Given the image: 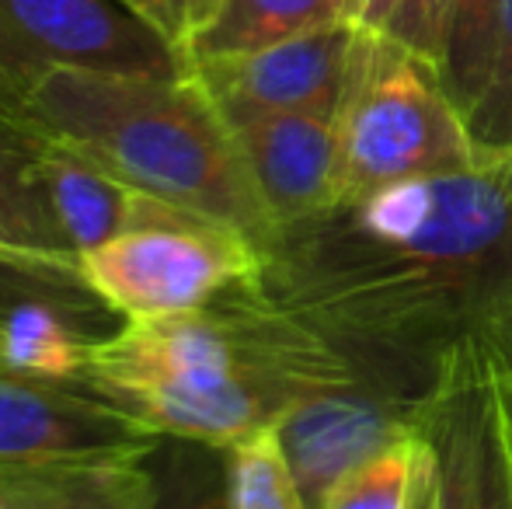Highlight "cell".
Wrapping results in <instances>:
<instances>
[{"instance_id": "cell-28", "label": "cell", "mask_w": 512, "mask_h": 509, "mask_svg": "<svg viewBox=\"0 0 512 509\" xmlns=\"http://www.w3.org/2000/svg\"><path fill=\"white\" fill-rule=\"evenodd\" d=\"M495 346L502 349V353H506V360H509V367H512V321L506 328H502L499 335H495Z\"/></svg>"}, {"instance_id": "cell-24", "label": "cell", "mask_w": 512, "mask_h": 509, "mask_svg": "<svg viewBox=\"0 0 512 509\" xmlns=\"http://www.w3.org/2000/svg\"><path fill=\"white\" fill-rule=\"evenodd\" d=\"M119 4H126L136 18L147 21L157 35H164L185 56V49L213 21V14L223 7V0H119Z\"/></svg>"}, {"instance_id": "cell-22", "label": "cell", "mask_w": 512, "mask_h": 509, "mask_svg": "<svg viewBox=\"0 0 512 509\" xmlns=\"http://www.w3.org/2000/svg\"><path fill=\"white\" fill-rule=\"evenodd\" d=\"M464 123L478 161H512V0L502 7L485 88Z\"/></svg>"}, {"instance_id": "cell-26", "label": "cell", "mask_w": 512, "mask_h": 509, "mask_svg": "<svg viewBox=\"0 0 512 509\" xmlns=\"http://www.w3.org/2000/svg\"><path fill=\"white\" fill-rule=\"evenodd\" d=\"M411 509H432V461H429V450H425L422 475H418V489H415V503H411Z\"/></svg>"}, {"instance_id": "cell-10", "label": "cell", "mask_w": 512, "mask_h": 509, "mask_svg": "<svg viewBox=\"0 0 512 509\" xmlns=\"http://www.w3.org/2000/svg\"><path fill=\"white\" fill-rule=\"evenodd\" d=\"M415 408L366 384L321 387L293 401L276 433L307 509H321L345 475L415 433Z\"/></svg>"}, {"instance_id": "cell-25", "label": "cell", "mask_w": 512, "mask_h": 509, "mask_svg": "<svg viewBox=\"0 0 512 509\" xmlns=\"http://www.w3.org/2000/svg\"><path fill=\"white\" fill-rule=\"evenodd\" d=\"M398 0H363V11H359V28H370V32H384V25L391 21Z\"/></svg>"}, {"instance_id": "cell-11", "label": "cell", "mask_w": 512, "mask_h": 509, "mask_svg": "<svg viewBox=\"0 0 512 509\" xmlns=\"http://www.w3.org/2000/svg\"><path fill=\"white\" fill-rule=\"evenodd\" d=\"M276 227L324 217L342 203V129L321 112H269L230 126Z\"/></svg>"}, {"instance_id": "cell-16", "label": "cell", "mask_w": 512, "mask_h": 509, "mask_svg": "<svg viewBox=\"0 0 512 509\" xmlns=\"http://www.w3.org/2000/svg\"><path fill=\"white\" fill-rule=\"evenodd\" d=\"M42 136L35 129L0 133V248L77 265L42 189Z\"/></svg>"}, {"instance_id": "cell-18", "label": "cell", "mask_w": 512, "mask_h": 509, "mask_svg": "<svg viewBox=\"0 0 512 509\" xmlns=\"http://www.w3.org/2000/svg\"><path fill=\"white\" fill-rule=\"evenodd\" d=\"M223 457L230 509H307L276 426L237 440L223 450Z\"/></svg>"}, {"instance_id": "cell-19", "label": "cell", "mask_w": 512, "mask_h": 509, "mask_svg": "<svg viewBox=\"0 0 512 509\" xmlns=\"http://www.w3.org/2000/svg\"><path fill=\"white\" fill-rule=\"evenodd\" d=\"M28 300H49V304L74 307V311L91 314V318L122 325L119 314L88 286L81 265L0 248V318L11 307L28 304Z\"/></svg>"}, {"instance_id": "cell-27", "label": "cell", "mask_w": 512, "mask_h": 509, "mask_svg": "<svg viewBox=\"0 0 512 509\" xmlns=\"http://www.w3.org/2000/svg\"><path fill=\"white\" fill-rule=\"evenodd\" d=\"M338 14H342L345 21H356L359 25V11H363V0H335Z\"/></svg>"}, {"instance_id": "cell-5", "label": "cell", "mask_w": 512, "mask_h": 509, "mask_svg": "<svg viewBox=\"0 0 512 509\" xmlns=\"http://www.w3.org/2000/svg\"><path fill=\"white\" fill-rule=\"evenodd\" d=\"M77 265L122 321H147L262 283L265 248L237 227L136 192L129 224Z\"/></svg>"}, {"instance_id": "cell-6", "label": "cell", "mask_w": 512, "mask_h": 509, "mask_svg": "<svg viewBox=\"0 0 512 509\" xmlns=\"http://www.w3.org/2000/svg\"><path fill=\"white\" fill-rule=\"evenodd\" d=\"M415 426L432 509H512V367L495 339H464L439 360Z\"/></svg>"}, {"instance_id": "cell-23", "label": "cell", "mask_w": 512, "mask_h": 509, "mask_svg": "<svg viewBox=\"0 0 512 509\" xmlns=\"http://www.w3.org/2000/svg\"><path fill=\"white\" fill-rule=\"evenodd\" d=\"M450 4L453 0H398L391 21L384 25V35L436 67Z\"/></svg>"}, {"instance_id": "cell-1", "label": "cell", "mask_w": 512, "mask_h": 509, "mask_svg": "<svg viewBox=\"0 0 512 509\" xmlns=\"http://www.w3.org/2000/svg\"><path fill=\"white\" fill-rule=\"evenodd\" d=\"M265 290L366 384L418 405L453 346L512 321V161L384 185L283 227Z\"/></svg>"}, {"instance_id": "cell-9", "label": "cell", "mask_w": 512, "mask_h": 509, "mask_svg": "<svg viewBox=\"0 0 512 509\" xmlns=\"http://www.w3.org/2000/svg\"><path fill=\"white\" fill-rule=\"evenodd\" d=\"M363 28L356 21L317 28L258 53L192 67L230 126L269 112H321L338 116L349 84L352 56Z\"/></svg>"}, {"instance_id": "cell-2", "label": "cell", "mask_w": 512, "mask_h": 509, "mask_svg": "<svg viewBox=\"0 0 512 509\" xmlns=\"http://www.w3.org/2000/svg\"><path fill=\"white\" fill-rule=\"evenodd\" d=\"M81 384L161 436L227 450L310 391L366 381L262 279L199 311L122 321L91 349Z\"/></svg>"}, {"instance_id": "cell-30", "label": "cell", "mask_w": 512, "mask_h": 509, "mask_svg": "<svg viewBox=\"0 0 512 509\" xmlns=\"http://www.w3.org/2000/svg\"><path fill=\"white\" fill-rule=\"evenodd\" d=\"M0 370H7V367H4V360H0Z\"/></svg>"}, {"instance_id": "cell-7", "label": "cell", "mask_w": 512, "mask_h": 509, "mask_svg": "<svg viewBox=\"0 0 512 509\" xmlns=\"http://www.w3.org/2000/svg\"><path fill=\"white\" fill-rule=\"evenodd\" d=\"M53 70L185 77V56L119 0H0V109L21 123Z\"/></svg>"}, {"instance_id": "cell-15", "label": "cell", "mask_w": 512, "mask_h": 509, "mask_svg": "<svg viewBox=\"0 0 512 509\" xmlns=\"http://www.w3.org/2000/svg\"><path fill=\"white\" fill-rule=\"evenodd\" d=\"M345 21L335 0H223L213 21L185 49L189 70L199 63L258 53L276 42L297 39Z\"/></svg>"}, {"instance_id": "cell-12", "label": "cell", "mask_w": 512, "mask_h": 509, "mask_svg": "<svg viewBox=\"0 0 512 509\" xmlns=\"http://www.w3.org/2000/svg\"><path fill=\"white\" fill-rule=\"evenodd\" d=\"M39 171L53 220L77 262L112 241L129 224L136 189L112 178L91 157L42 136Z\"/></svg>"}, {"instance_id": "cell-20", "label": "cell", "mask_w": 512, "mask_h": 509, "mask_svg": "<svg viewBox=\"0 0 512 509\" xmlns=\"http://www.w3.org/2000/svg\"><path fill=\"white\" fill-rule=\"evenodd\" d=\"M147 461L157 482L154 509H230L223 450L164 436Z\"/></svg>"}, {"instance_id": "cell-14", "label": "cell", "mask_w": 512, "mask_h": 509, "mask_svg": "<svg viewBox=\"0 0 512 509\" xmlns=\"http://www.w3.org/2000/svg\"><path fill=\"white\" fill-rule=\"evenodd\" d=\"M150 461H74L0 478V509H154Z\"/></svg>"}, {"instance_id": "cell-21", "label": "cell", "mask_w": 512, "mask_h": 509, "mask_svg": "<svg viewBox=\"0 0 512 509\" xmlns=\"http://www.w3.org/2000/svg\"><path fill=\"white\" fill-rule=\"evenodd\" d=\"M422 461L425 443L422 433L415 429L405 440L387 447L384 454L370 457L352 475H345L328 492L321 509H411Z\"/></svg>"}, {"instance_id": "cell-3", "label": "cell", "mask_w": 512, "mask_h": 509, "mask_svg": "<svg viewBox=\"0 0 512 509\" xmlns=\"http://www.w3.org/2000/svg\"><path fill=\"white\" fill-rule=\"evenodd\" d=\"M21 123L91 157L122 185L244 231L269 255V217L237 136L206 88L185 77L53 70Z\"/></svg>"}, {"instance_id": "cell-8", "label": "cell", "mask_w": 512, "mask_h": 509, "mask_svg": "<svg viewBox=\"0 0 512 509\" xmlns=\"http://www.w3.org/2000/svg\"><path fill=\"white\" fill-rule=\"evenodd\" d=\"M161 440L91 387L0 370V478L74 461H143Z\"/></svg>"}, {"instance_id": "cell-13", "label": "cell", "mask_w": 512, "mask_h": 509, "mask_svg": "<svg viewBox=\"0 0 512 509\" xmlns=\"http://www.w3.org/2000/svg\"><path fill=\"white\" fill-rule=\"evenodd\" d=\"M115 328L119 321L91 318L49 300H28L0 318V360L11 374L81 384L91 349Z\"/></svg>"}, {"instance_id": "cell-4", "label": "cell", "mask_w": 512, "mask_h": 509, "mask_svg": "<svg viewBox=\"0 0 512 509\" xmlns=\"http://www.w3.org/2000/svg\"><path fill=\"white\" fill-rule=\"evenodd\" d=\"M342 203L384 185L467 171L478 154L439 70L384 32H359L342 109Z\"/></svg>"}, {"instance_id": "cell-29", "label": "cell", "mask_w": 512, "mask_h": 509, "mask_svg": "<svg viewBox=\"0 0 512 509\" xmlns=\"http://www.w3.org/2000/svg\"><path fill=\"white\" fill-rule=\"evenodd\" d=\"M18 129H28V126L18 123V119H11L4 109H0V133H18Z\"/></svg>"}, {"instance_id": "cell-17", "label": "cell", "mask_w": 512, "mask_h": 509, "mask_svg": "<svg viewBox=\"0 0 512 509\" xmlns=\"http://www.w3.org/2000/svg\"><path fill=\"white\" fill-rule=\"evenodd\" d=\"M506 0H453L446 14L443 49H439V81L460 116L474 109L492 67L495 35H499Z\"/></svg>"}]
</instances>
